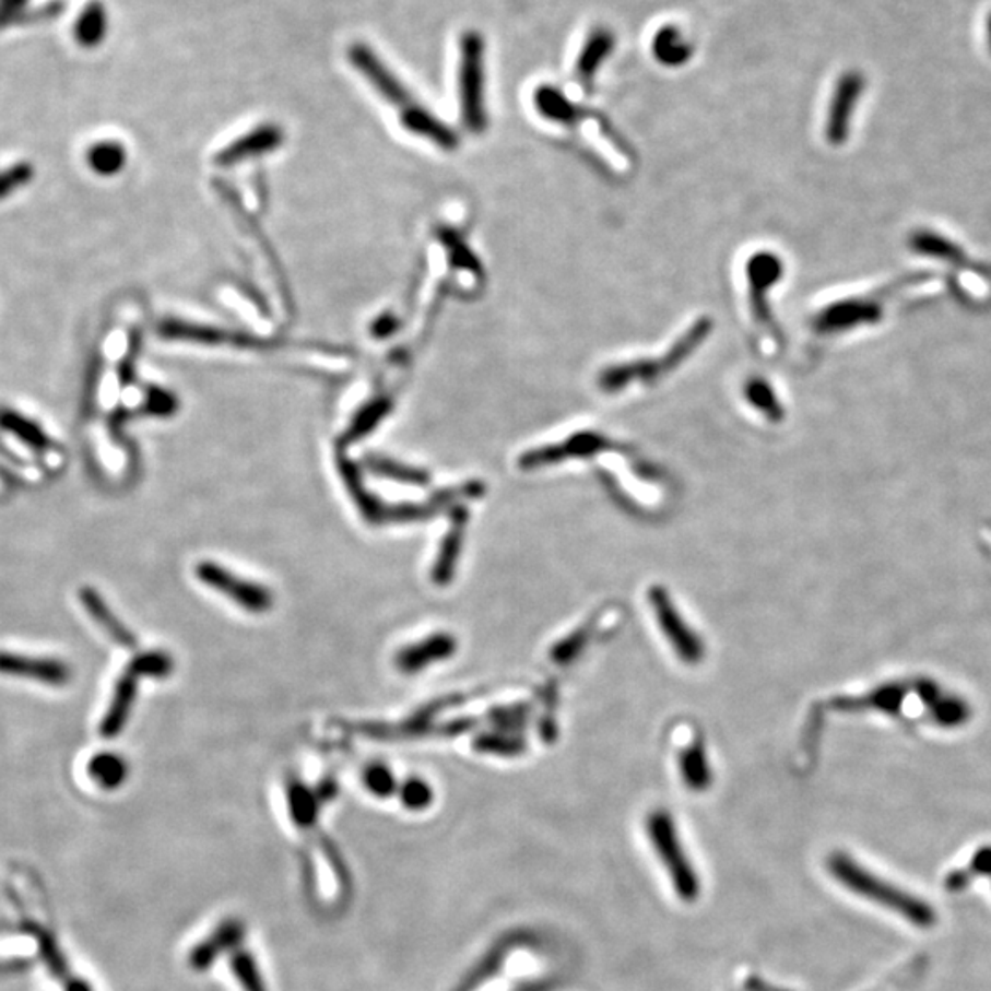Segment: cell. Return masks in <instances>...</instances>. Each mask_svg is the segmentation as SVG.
Segmentation results:
<instances>
[{
	"label": "cell",
	"instance_id": "cell-1",
	"mask_svg": "<svg viewBox=\"0 0 991 991\" xmlns=\"http://www.w3.org/2000/svg\"><path fill=\"white\" fill-rule=\"evenodd\" d=\"M347 52L351 64L385 96V99L396 105L406 129L428 138L430 142L441 145L445 150H453L458 145L456 132L413 99L406 86L402 85V81L388 69V64L377 56L371 46H367L366 43H353Z\"/></svg>",
	"mask_w": 991,
	"mask_h": 991
},
{
	"label": "cell",
	"instance_id": "cell-2",
	"mask_svg": "<svg viewBox=\"0 0 991 991\" xmlns=\"http://www.w3.org/2000/svg\"><path fill=\"white\" fill-rule=\"evenodd\" d=\"M711 327L712 321L709 318H699L663 355L606 367L599 377V388L606 393H620L636 382L639 385L656 382L661 377H665L666 373L682 366L683 362L687 361L688 356L704 344L705 339L711 333Z\"/></svg>",
	"mask_w": 991,
	"mask_h": 991
},
{
	"label": "cell",
	"instance_id": "cell-3",
	"mask_svg": "<svg viewBox=\"0 0 991 991\" xmlns=\"http://www.w3.org/2000/svg\"><path fill=\"white\" fill-rule=\"evenodd\" d=\"M647 834L661 865L665 866L666 876L671 880L677 898L688 904L698 900L701 880L677 836L671 814H666L665 810H656L648 815Z\"/></svg>",
	"mask_w": 991,
	"mask_h": 991
},
{
	"label": "cell",
	"instance_id": "cell-4",
	"mask_svg": "<svg viewBox=\"0 0 991 991\" xmlns=\"http://www.w3.org/2000/svg\"><path fill=\"white\" fill-rule=\"evenodd\" d=\"M459 98L461 116L470 131L487 126L485 113V40L477 32H464L459 40Z\"/></svg>",
	"mask_w": 991,
	"mask_h": 991
},
{
	"label": "cell",
	"instance_id": "cell-5",
	"mask_svg": "<svg viewBox=\"0 0 991 991\" xmlns=\"http://www.w3.org/2000/svg\"><path fill=\"white\" fill-rule=\"evenodd\" d=\"M828 869L831 876L837 882L842 883L845 887L854 890V893L871 898V900L882 901L883 906L893 907L894 911L901 912L909 917V920L917 923L931 922V911L929 907L923 906L920 901L912 900L911 896L901 894L900 890L890 887L887 883H882L876 877L871 876V872L856 865L852 858L845 854L831 856L828 861Z\"/></svg>",
	"mask_w": 991,
	"mask_h": 991
},
{
	"label": "cell",
	"instance_id": "cell-6",
	"mask_svg": "<svg viewBox=\"0 0 991 991\" xmlns=\"http://www.w3.org/2000/svg\"><path fill=\"white\" fill-rule=\"evenodd\" d=\"M196 575L202 585L223 593L234 601L237 606L250 613L269 612L274 606V595L267 586L250 582L224 569L217 562H201L197 564Z\"/></svg>",
	"mask_w": 991,
	"mask_h": 991
},
{
	"label": "cell",
	"instance_id": "cell-7",
	"mask_svg": "<svg viewBox=\"0 0 991 991\" xmlns=\"http://www.w3.org/2000/svg\"><path fill=\"white\" fill-rule=\"evenodd\" d=\"M782 261L771 252H758L751 256L745 267L747 285H750V304L753 318L766 333H775L774 318L769 310L768 294L775 283L782 278Z\"/></svg>",
	"mask_w": 991,
	"mask_h": 991
},
{
	"label": "cell",
	"instance_id": "cell-8",
	"mask_svg": "<svg viewBox=\"0 0 991 991\" xmlns=\"http://www.w3.org/2000/svg\"><path fill=\"white\" fill-rule=\"evenodd\" d=\"M650 602H652L656 615H658L659 625L672 642L677 656L687 661V663H698L704 658V645L698 637L694 636L691 628L685 625V621L680 617L676 606L672 604L671 599L661 588L650 590Z\"/></svg>",
	"mask_w": 991,
	"mask_h": 991
},
{
	"label": "cell",
	"instance_id": "cell-9",
	"mask_svg": "<svg viewBox=\"0 0 991 991\" xmlns=\"http://www.w3.org/2000/svg\"><path fill=\"white\" fill-rule=\"evenodd\" d=\"M613 443L607 437L602 436L599 432H580L569 437L566 441L551 447L539 448L531 452L523 453L520 458L522 469H539L545 464H556L564 459L590 458L595 453L612 448Z\"/></svg>",
	"mask_w": 991,
	"mask_h": 991
},
{
	"label": "cell",
	"instance_id": "cell-10",
	"mask_svg": "<svg viewBox=\"0 0 991 991\" xmlns=\"http://www.w3.org/2000/svg\"><path fill=\"white\" fill-rule=\"evenodd\" d=\"M459 699L456 698H445L439 699V701H434V704L426 705L424 709L415 712L413 717L408 718L406 722L401 723H356L353 731L356 733L366 734V736H371V739L379 740H401V739H412V736H423V734L432 733L434 728H432V720L436 718L437 712L445 709V707H450V705L458 704Z\"/></svg>",
	"mask_w": 991,
	"mask_h": 991
},
{
	"label": "cell",
	"instance_id": "cell-11",
	"mask_svg": "<svg viewBox=\"0 0 991 991\" xmlns=\"http://www.w3.org/2000/svg\"><path fill=\"white\" fill-rule=\"evenodd\" d=\"M243 939H245V925L241 920H235V918L224 920L219 923L215 931H212V934H208L207 939L201 940L191 949L190 957H188L191 968L196 971H207L219 957H223L224 953H232L237 947H241Z\"/></svg>",
	"mask_w": 991,
	"mask_h": 991
},
{
	"label": "cell",
	"instance_id": "cell-12",
	"mask_svg": "<svg viewBox=\"0 0 991 991\" xmlns=\"http://www.w3.org/2000/svg\"><path fill=\"white\" fill-rule=\"evenodd\" d=\"M865 89V80L861 74L842 75L837 85L834 102L830 105L828 120H826V138L831 145H839L847 140L848 123L854 113V105L860 99L861 92Z\"/></svg>",
	"mask_w": 991,
	"mask_h": 991
},
{
	"label": "cell",
	"instance_id": "cell-13",
	"mask_svg": "<svg viewBox=\"0 0 991 991\" xmlns=\"http://www.w3.org/2000/svg\"><path fill=\"white\" fill-rule=\"evenodd\" d=\"M882 316V307L874 299H847L839 304L828 305L815 318L814 327L819 333H837L842 329L877 321Z\"/></svg>",
	"mask_w": 991,
	"mask_h": 991
},
{
	"label": "cell",
	"instance_id": "cell-14",
	"mask_svg": "<svg viewBox=\"0 0 991 991\" xmlns=\"http://www.w3.org/2000/svg\"><path fill=\"white\" fill-rule=\"evenodd\" d=\"M0 674L30 677L54 687H61L70 682L69 666L58 659L26 658L8 652H0Z\"/></svg>",
	"mask_w": 991,
	"mask_h": 991
},
{
	"label": "cell",
	"instance_id": "cell-15",
	"mask_svg": "<svg viewBox=\"0 0 991 991\" xmlns=\"http://www.w3.org/2000/svg\"><path fill=\"white\" fill-rule=\"evenodd\" d=\"M456 648H458V642L452 636L436 634V636L426 637L424 641L402 648L401 652L397 653L396 665L402 674H417L432 663H439L443 659L452 658Z\"/></svg>",
	"mask_w": 991,
	"mask_h": 991
},
{
	"label": "cell",
	"instance_id": "cell-16",
	"mask_svg": "<svg viewBox=\"0 0 991 991\" xmlns=\"http://www.w3.org/2000/svg\"><path fill=\"white\" fill-rule=\"evenodd\" d=\"M464 528H467V510L463 507H456L452 510V522L448 529L445 539H443L439 555L436 564L432 569V580L437 586H447L452 582L453 571L458 566L461 547H463Z\"/></svg>",
	"mask_w": 991,
	"mask_h": 991
},
{
	"label": "cell",
	"instance_id": "cell-17",
	"mask_svg": "<svg viewBox=\"0 0 991 991\" xmlns=\"http://www.w3.org/2000/svg\"><path fill=\"white\" fill-rule=\"evenodd\" d=\"M138 680H140V676H138L137 672L131 671L127 666L126 674L116 683L115 696H113V701H110L109 711L105 715L102 728H99V733L104 734L105 739H115L126 728L132 705H134V699H137Z\"/></svg>",
	"mask_w": 991,
	"mask_h": 991
},
{
	"label": "cell",
	"instance_id": "cell-18",
	"mask_svg": "<svg viewBox=\"0 0 991 991\" xmlns=\"http://www.w3.org/2000/svg\"><path fill=\"white\" fill-rule=\"evenodd\" d=\"M339 470L340 476L344 480L345 487L350 491L351 498H353L356 507L361 510L364 520H366L367 523H371V526L386 523V510H388V505L382 504L377 496H373V494L367 491L366 485L362 482L358 467H356L355 463H351L350 459L340 456Z\"/></svg>",
	"mask_w": 991,
	"mask_h": 991
},
{
	"label": "cell",
	"instance_id": "cell-19",
	"mask_svg": "<svg viewBox=\"0 0 991 991\" xmlns=\"http://www.w3.org/2000/svg\"><path fill=\"white\" fill-rule=\"evenodd\" d=\"M80 597L81 602L85 604L86 612H89L92 620L98 623L99 628H102L116 645L126 648L137 647V637H134V634L116 617L115 613L110 612L109 606L105 604V601L102 599L98 591L92 590V588H85V590L81 591Z\"/></svg>",
	"mask_w": 991,
	"mask_h": 991
},
{
	"label": "cell",
	"instance_id": "cell-20",
	"mask_svg": "<svg viewBox=\"0 0 991 991\" xmlns=\"http://www.w3.org/2000/svg\"><path fill=\"white\" fill-rule=\"evenodd\" d=\"M288 812L299 831H310L318 823L321 804L316 790H310L302 780L291 777L287 782Z\"/></svg>",
	"mask_w": 991,
	"mask_h": 991
},
{
	"label": "cell",
	"instance_id": "cell-21",
	"mask_svg": "<svg viewBox=\"0 0 991 991\" xmlns=\"http://www.w3.org/2000/svg\"><path fill=\"white\" fill-rule=\"evenodd\" d=\"M280 127L264 126L259 127L256 131L250 132L245 138H239L237 142L226 148L219 156V162L232 164V162L243 161L248 156L261 155L267 151L274 150L281 142Z\"/></svg>",
	"mask_w": 991,
	"mask_h": 991
},
{
	"label": "cell",
	"instance_id": "cell-22",
	"mask_svg": "<svg viewBox=\"0 0 991 991\" xmlns=\"http://www.w3.org/2000/svg\"><path fill=\"white\" fill-rule=\"evenodd\" d=\"M512 947L515 944L510 940L499 942L498 946H494V949H491L474 968L470 969L469 974L464 975L452 991H476L477 988L487 984L488 980L494 979L502 971L505 958L509 957Z\"/></svg>",
	"mask_w": 991,
	"mask_h": 991
},
{
	"label": "cell",
	"instance_id": "cell-23",
	"mask_svg": "<svg viewBox=\"0 0 991 991\" xmlns=\"http://www.w3.org/2000/svg\"><path fill=\"white\" fill-rule=\"evenodd\" d=\"M612 46L613 35L607 34L606 30H597L595 34L590 35V39L586 43L585 50L577 61V78L582 85L590 86L593 75L597 74L602 61L607 58Z\"/></svg>",
	"mask_w": 991,
	"mask_h": 991
},
{
	"label": "cell",
	"instance_id": "cell-24",
	"mask_svg": "<svg viewBox=\"0 0 991 991\" xmlns=\"http://www.w3.org/2000/svg\"><path fill=\"white\" fill-rule=\"evenodd\" d=\"M680 768L685 784L694 791H704L711 784L712 775L705 758L704 747L701 744H694L688 750L683 751L680 757Z\"/></svg>",
	"mask_w": 991,
	"mask_h": 991
},
{
	"label": "cell",
	"instance_id": "cell-25",
	"mask_svg": "<svg viewBox=\"0 0 991 991\" xmlns=\"http://www.w3.org/2000/svg\"><path fill=\"white\" fill-rule=\"evenodd\" d=\"M229 969L243 991H267L258 960L253 958L252 953L245 949V946L229 953Z\"/></svg>",
	"mask_w": 991,
	"mask_h": 991
},
{
	"label": "cell",
	"instance_id": "cell-26",
	"mask_svg": "<svg viewBox=\"0 0 991 991\" xmlns=\"http://www.w3.org/2000/svg\"><path fill=\"white\" fill-rule=\"evenodd\" d=\"M89 774L105 790H116L127 779V763L116 753H99L89 764Z\"/></svg>",
	"mask_w": 991,
	"mask_h": 991
},
{
	"label": "cell",
	"instance_id": "cell-27",
	"mask_svg": "<svg viewBox=\"0 0 991 991\" xmlns=\"http://www.w3.org/2000/svg\"><path fill=\"white\" fill-rule=\"evenodd\" d=\"M367 467L373 472H377L379 476L386 477V480H393V482L418 485V487H424V485L430 483L428 472H424L423 469H415V467H408V464L397 463L393 459L367 458Z\"/></svg>",
	"mask_w": 991,
	"mask_h": 991
},
{
	"label": "cell",
	"instance_id": "cell-28",
	"mask_svg": "<svg viewBox=\"0 0 991 991\" xmlns=\"http://www.w3.org/2000/svg\"><path fill=\"white\" fill-rule=\"evenodd\" d=\"M653 52L661 63L680 64L691 58V46L685 43L676 28H665L661 30L656 37Z\"/></svg>",
	"mask_w": 991,
	"mask_h": 991
},
{
	"label": "cell",
	"instance_id": "cell-29",
	"mask_svg": "<svg viewBox=\"0 0 991 991\" xmlns=\"http://www.w3.org/2000/svg\"><path fill=\"white\" fill-rule=\"evenodd\" d=\"M745 399L750 401L751 406L757 408L769 418V421H780L784 415L780 402L775 397L774 388L763 379H751L745 385Z\"/></svg>",
	"mask_w": 991,
	"mask_h": 991
},
{
	"label": "cell",
	"instance_id": "cell-30",
	"mask_svg": "<svg viewBox=\"0 0 991 991\" xmlns=\"http://www.w3.org/2000/svg\"><path fill=\"white\" fill-rule=\"evenodd\" d=\"M399 799H401L402 806L410 810V812H423V810L432 806L434 790H432L428 782H424L423 779H417V777H412L404 784L399 786Z\"/></svg>",
	"mask_w": 991,
	"mask_h": 991
},
{
	"label": "cell",
	"instance_id": "cell-31",
	"mask_svg": "<svg viewBox=\"0 0 991 991\" xmlns=\"http://www.w3.org/2000/svg\"><path fill=\"white\" fill-rule=\"evenodd\" d=\"M364 784L371 795L388 799L399 791L396 775L385 764L375 763L367 766L364 771Z\"/></svg>",
	"mask_w": 991,
	"mask_h": 991
},
{
	"label": "cell",
	"instance_id": "cell-32",
	"mask_svg": "<svg viewBox=\"0 0 991 991\" xmlns=\"http://www.w3.org/2000/svg\"><path fill=\"white\" fill-rule=\"evenodd\" d=\"M129 669L140 677H166L173 672V659L166 652H145L132 659Z\"/></svg>",
	"mask_w": 991,
	"mask_h": 991
},
{
	"label": "cell",
	"instance_id": "cell-33",
	"mask_svg": "<svg viewBox=\"0 0 991 991\" xmlns=\"http://www.w3.org/2000/svg\"><path fill=\"white\" fill-rule=\"evenodd\" d=\"M89 162L94 172L110 175L118 172L123 164V151L115 144H102L91 151Z\"/></svg>",
	"mask_w": 991,
	"mask_h": 991
},
{
	"label": "cell",
	"instance_id": "cell-34",
	"mask_svg": "<svg viewBox=\"0 0 991 991\" xmlns=\"http://www.w3.org/2000/svg\"><path fill=\"white\" fill-rule=\"evenodd\" d=\"M34 178V169L28 164H17L0 172V201L24 188Z\"/></svg>",
	"mask_w": 991,
	"mask_h": 991
},
{
	"label": "cell",
	"instance_id": "cell-35",
	"mask_svg": "<svg viewBox=\"0 0 991 991\" xmlns=\"http://www.w3.org/2000/svg\"><path fill=\"white\" fill-rule=\"evenodd\" d=\"M386 406L382 404H375V406L367 408L366 412L358 415L355 423L351 424L350 430L344 436V443L358 441L362 437L366 436L367 432L371 430L373 426H377L380 417L385 415Z\"/></svg>",
	"mask_w": 991,
	"mask_h": 991
},
{
	"label": "cell",
	"instance_id": "cell-36",
	"mask_svg": "<svg viewBox=\"0 0 991 991\" xmlns=\"http://www.w3.org/2000/svg\"><path fill=\"white\" fill-rule=\"evenodd\" d=\"M474 747L483 753H498V755H516L523 751L522 742L499 736V734H483L476 740Z\"/></svg>",
	"mask_w": 991,
	"mask_h": 991
},
{
	"label": "cell",
	"instance_id": "cell-37",
	"mask_svg": "<svg viewBox=\"0 0 991 991\" xmlns=\"http://www.w3.org/2000/svg\"><path fill=\"white\" fill-rule=\"evenodd\" d=\"M105 28V17L104 10L102 8H91L89 13H86L85 23H83V28H81V35L86 43H96V40L102 39Z\"/></svg>",
	"mask_w": 991,
	"mask_h": 991
},
{
	"label": "cell",
	"instance_id": "cell-38",
	"mask_svg": "<svg viewBox=\"0 0 991 991\" xmlns=\"http://www.w3.org/2000/svg\"><path fill=\"white\" fill-rule=\"evenodd\" d=\"M515 991H547V984L545 982H531V984H523L522 988H518Z\"/></svg>",
	"mask_w": 991,
	"mask_h": 991
},
{
	"label": "cell",
	"instance_id": "cell-39",
	"mask_svg": "<svg viewBox=\"0 0 991 991\" xmlns=\"http://www.w3.org/2000/svg\"><path fill=\"white\" fill-rule=\"evenodd\" d=\"M988 35H990V48H991V15L988 19Z\"/></svg>",
	"mask_w": 991,
	"mask_h": 991
}]
</instances>
